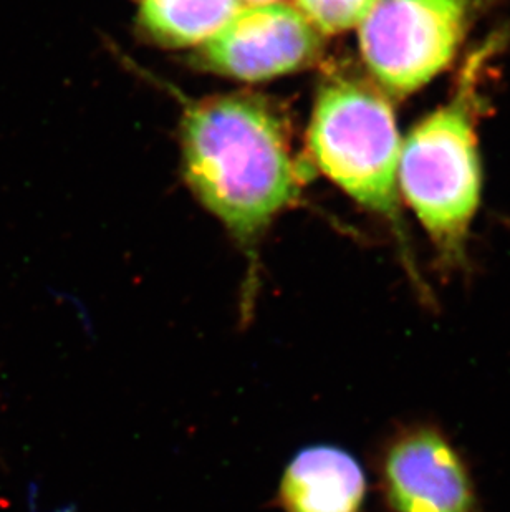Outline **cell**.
<instances>
[{
  "label": "cell",
  "mask_w": 510,
  "mask_h": 512,
  "mask_svg": "<svg viewBox=\"0 0 510 512\" xmlns=\"http://www.w3.org/2000/svg\"><path fill=\"white\" fill-rule=\"evenodd\" d=\"M183 160L189 186L204 206L244 239L299 194L287 131L259 98H212L189 108Z\"/></svg>",
  "instance_id": "obj_1"
},
{
  "label": "cell",
  "mask_w": 510,
  "mask_h": 512,
  "mask_svg": "<svg viewBox=\"0 0 510 512\" xmlns=\"http://www.w3.org/2000/svg\"><path fill=\"white\" fill-rule=\"evenodd\" d=\"M484 52L472 58L454 97L401 141L398 189L448 266L464 259L481 201L476 82Z\"/></svg>",
  "instance_id": "obj_2"
},
{
  "label": "cell",
  "mask_w": 510,
  "mask_h": 512,
  "mask_svg": "<svg viewBox=\"0 0 510 512\" xmlns=\"http://www.w3.org/2000/svg\"><path fill=\"white\" fill-rule=\"evenodd\" d=\"M308 148L320 171L350 198L395 218L401 138L383 93L363 80H330L315 103Z\"/></svg>",
  "instance_id": "obj_3"
},
{
  "label": "cell",
  "mask_w": 510,
  "mask_h": 512,
  "mask_svg": "<svg viewBox=\"0 0 510 512\" xmlns=\"http://www.w3.org/2000/svg\"><path fill=\"white\" fill-rule=\"evenodd\" d=\"M469 0H376L360 24L361 57L386 93L406 97L458 54Z\"/></svg>",
  "instance_id": "obj_4"
},
{
  "label": "cell",
  "mask_w": 510,
  "mask_h": 512,
  "mask_svg": "<svg viewBox=\"0 0 510 512\" xmlns=\"http://www.w3.org/2000/svg\"><path fill=\"white\" fill-rule=\"evenodd\" d=\"M378 481L391 512H479L461 451L438 426H401L378 456Z\"/></svg>",
  "instance_id": "obj_5"
},
{
  "label": "cell",
  "mask_w": 510,
  "mask_h": 512,
  "mask_svg": "<svg viewBox=\"0 0 510 512\" xmlns=\"http://www.w3.org/2000/svg\"><path fill=\"white\" fill-rule=\"evenodd\" d=\"M320 52V32L299 9L285 4L241 9L201 52L212 72L262 82L307 67Z\"/></svg>",
  "instance_id": "obj_6"
},
{
  "label": "cell",
  "mask_w": 510,
  "mask_h": 512,
  "mask_svg": "<svg viewBox=\"0 0 510 512\" xmlns=\"http://www.w3.org/2000/svg\"><path fill=\"white\" fill-rule=\"evenodd\" d=\"M366 476L352 453L333 445L300 450L285 468L279 504L284 512H360Z\"/></svg>",
  "instance_id": "obj_7"
},
{
  "label": "cell",
  "mask_w": 510,
  "mask_h": 512,
  "mask_svg": "<svg viewBox=\"0 0 510 512\" xmlns=\"http://www.w3.org/2000/svg\"><path fill=\"white\" fill-rule=\"evenodd\" d=\"M241 4V0H143L140 22L164 47H191L217 34Z\"/></svg>",
  "instance_id": "obj_8"
},
{
  "label": "cell",
  "mask_w": 510,
  "mask_h": 512,
  "mask_svg": "<svg viewBox=\"0 0 510 512\" xmlns=\"http://www.w3.org/2000/svg\"><path fill=\"white\" fill-rule=\"evenodd\" d=\"M376 0H297L300 14L320 34H340L360 25Z\"/></svg>",
  "instance_id": "obj_9"
},
{
  "label": "cell",
  "mask_w": 510,
  "mask_h": 512,
  "mask_svg": "<svg viewBox=\"0 0 510 512\" xmlns=\"http://www.w3.org/2000/svg\"><path fill=\"white\" fill-rule=\"evenodd\" d=\"M241 2H246V4H249V7L251 5L277 4V0H241Z\"/></svg>",
  "instance_id": "obj_10"
}]
</instances>
